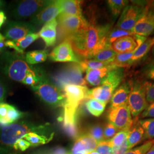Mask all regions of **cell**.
Returning a JSON list of instances; mask_svg holds the SVG:
<instances>
[{
    "label": "cell",
    "instance_id": "obj_52",
    "mask_svg": "<svg viewBox=\"0 0 154 154\" xmlns=\"http://www.w3.org/2000/svg\"><path fill=\"white\" fill-rule=\"evenodd\" d=\"M146 154H154V143L151 149H149V151Z\"/></svg>",
    "mask_w": 154,
    "mask_h": 154
},
{
    "label": "cell",
    "instance_id": "obj_41",
    "mask_svg": "<svg viewBox=\"0 0 154 154\" xmlns=\"http://www.w3.org/2000/svg\"><path fill=\"white\" fill-rule=\"evenodd\" d=\"M119 131L110 123H107L103 127L104 140H110Z\"/></svg>",
    "mask_w": 154,
    "mask_h": 154
},
{
    "label": "cell",
    "instance_id": "obj_22",
    "mask_svg": "<svg viewBox=\"0 0 154 154\" xmlns=\"http://www.w3.org/2000/svg\"><path fill=\"white\" fill-rule=\"evenodd\" d=\"M81 1L77 0H62V12L61 14L83 17Z\"/></svg>",
    "mask_w": 154,
    "mask_h": 154
},
{
    "label": "cell",
    "instance_id": "obj_54",
    "mask_svg": "<svg viewBox=\"0 0 154 154\" xmlns=\"http://www.w3.org/2000/svg\"><path fill=\"white\" fill-rule=\"evenodd\" d=\"M4 4H5V2H4V1L0 0V9H1V8L4 6Z\"/></svg>",
    "mask_w": 154,
    "mask_h": 154
},
{
    "label": "cell",
    "instance_id": "obj_16",
    "mask_svg": "<svg viewBox=\"0 0 154 154\" xmlns=\"http://www.w3.org/2000/svg\"><path fill=\"white\" fill-rule=\"evenodd\" d=\"M132 82L126 81L122 83L116 89L110 100V107H115L122 105H127L130 94L132 89Z\"/></svg>",
    "mask_w": 154,
    "mask_h": 154
},
{
    "label": "cell",
    "instance_id": "obj_5",
    "mask_svg": "<svg viewBox=\"0 0 154 154\" xmlns=\"http://www.w3.org/2000/svg\"><path fill=\"white\" fill-rule=\"evenodd\" d=\"M32 88L45 103L53 107L64 106L66 97L63 91L42 77L37 85Z\"/></svg>",
    "mask_w": 154,
    "mask_h": 154
},
{
    "label": "cell",
    "instance_id": "obj_1",
    "mask_svg": "<svg viewBox=\"0 0 154 154\" xmlns=\"http://www.w3.org/2000/svg\"><path fill=\"white\" fill-rule=\"evenodd\" d=\"M111 30L110 24L98 25L93 17L82 30L65 40L70 43L78 55L86 59H92L108 45L107 38Z\"/></svg>",
    "mask_w": 154,
    "mask_h": 154
},
{
    "label": "cell",
    "instance_id": "obj_37",
    "mask_svg": "<svg viewBox=\"0 0 154 154\" xmlns=\"http://www.w3.org/2000/svg\"><path fill=\"white\" fill-rule=\"evenodd\" d=\"M154 144L152 140H148L145 143L128 150L125 154H146Z\"/></svg>",
    "mask_w": 154,
    "mask_h": 154
},
{
    "label": "cell",
    "instance_id": "obj_48",
    "mask_svg": "<svg viewBox=\"0 0 154 154\" xmlns=\"http://www.w3.org/2000/svg\"><path fill=\"white\" fill-rule=\"evenodd\" d=\"M6 95V88L4 85L0 82V103L4 100Z\"/></svg>",
    "mask_w": 154,
    "mask_h": 154
},
{
    "label": "cell",
    "instance_id": "obj_26",
    "mask_svg": "<svg viewBox=\"0 0 154 154\" xmlns=\"http://www.w3.org/2000/svg\"><path fill=\"white\" fill-rule=\"evenodd\" d=\"M24 114L17 110L14 106L11 105L5 117L0 121V125L2 126L14 123L23 117Z\"/></svg>",
    "mask_w": 154,
    "mask_h": 154
},
{
    "label": "cell",
    "instance_id": "obj_3",
    "mask_svg": "<svg viewBox=\"0 0 154 154\" xmlns=\"http://www.w3.org/2000/svg\"><path fill=\"white\" fill-rule=\"evenodd\" d=\"M45 128L43 126H35L24 122L14 123L0 128V145L4 147L13 146L19 139H21L30 132H42Z\"/></svg>",
    "mask_w": 154,
    "mask_h": 154
},
{
    "label": "cell",
    "instance_id": "obj_56",
    "mask_svg": "<svg viewBox=\"0 0 154 154\" xmlns=\"http://www.w3.org/2000/svg\"><path fill=\"white\" fill-rule=\"evenodd\" d=\"M151 53H152V54L154 57V46L152 47V49H151Z\"/></svg>",
    "mask_w": 154,
    "mask_h": 154
},
{
    "label": "cell",
    "instance_id": "obj_38",
    "mask_svg": "<svg viewBox=\"0 0 154 154\" xmlns=\"http://www.w3.org/2000/svg\"><path fill=\"white\" fill-rule=\"evenodd\" d=\"M143 86L146 93V99L148 103L154 102V83L144 81L143 82Z\"/></svg>",
    "mask_w": 154,
    "mask_h": 154
},
{
    "label": "cell",
    "instance_id": "obj_29",
    "mask_svg": "<svg viewBox=\"0 0 154 154\" xmlns=\"http://www.w3.org/2000/svg\"><path fill=\"white\" fill-rule=\"evenodd\" d=\"M129 2L126 0H109L107 1V4L112 16L116 18L130 3Z\"/></svg>",
    "mask_w": 154,
    "mask_h": 154
},
{
    "label": "cell",
    "instance_id": "obj_35",
    "mask_svg": "<svg viewBox=\"0 0 154 154\" xmlns=\"http://www.w3.org/2000/svg\"><path fill=\"white\" fill-rule=\"evenodd\" d=\"M130 128L119 131L109 141L112 147H119L127 141Z\"/></svg>",
    "mask_w": 154,
    "mask_h": 154
},
{
    "label": "cell",
    "instance_id": "obj_13",
    "mask_svg": "<svg viewBox=\"0 0 154 154\" xmlns=\"http://www.w3.org/2000/svg\"><path fill=\"white\" fill-rule=\"evenodd\" d=\"M35 28L32 25L22 22H8L5 30V35L11 41H17L23 38L29 34L33 33Z\"/></svg>",
    "mask_w": 154,
    "mask_h": 154
},
{
    "label": "cell",
    "instance_id": "obj_53",
    "mask_svg": "<svg viewBox=\"0 0 154 154\" xmlns=\"http://www.w3.org/2000/svg\"><path fill=\"white\" fill-rule=\"evenodd\" d=\"M5 39V38L4 36H3L1 33H0V41H4Z\"/></svg>",
    "mask_w": 154,
    "mask_h": 154
},
{
    "label": "cell",
    "instance_id": "obj_51",
    "mask_svg": "<svg viewBox=\"0 0 154 154\" xmlns=\"http://www.w3.org/2000/svg\"><path fill=\"white\" fill-rule=\"evenodd\" d=\"M5 41H0V53H1L5 48Z\"/></svg>",
    "mask_w": 154,
    "mask_h": 154
},
{
    "label": "cell",
    "instance_id": "obj_6",
    "mask_svg": "<svg viewBox=\"0 0 154 154\" xmlns=\"http://www.w3.org/2000/svg\"><path fill=\"white\" fill-rule=\"evenodd\" d=\"M83 71L79 63H74L63 68L53 77L55 86L62 90L66 85L86 86L88 83L83 77Z\"/></svg>",
    "mask_w": 154,
    "mask_h": 154
},
{
    "label": "cell",
    "instance_id": "obj_19",
    "mask_svg": "<svg viewBox=\"0 0 154 154\" xmlns=\"http://www.w3.org/2000/svg\"><path fill=\"white\" fill-rule=\"evenodd\" d=\"M57 25V20L54 19L46 23L39 32V37L44 40L46 46H52L55 45Z\"/></svg>",
    "mask_w": 154,
    "mask_h": 154
},
{
    "label": "cell",
    "instance_id": "obj_7",
    "mask_svg": "<svg viewBox=\"0 0 154 154\" xmlns=\"http://www.w3.org/2000/svg\"><path fill=\"white\" fill-rule=\"evenodd\" d=\"M149 105L146 99L143 82L134 81L127 102V106L130 110L131 116L134 118H137L146 109Z\"/></svg>",
    "mask_w": 154,
    "mask_h": 154
},
{
    "label": "cell",
    "instance_id": "obj_9",
    "mask_svg": "<svg viewBox=\"0 0 154 154\" xmlns=\"http://www.w3.org/2000/svg\"><path fill=\"white\" fill-rule=\"evenodd\" d=\"M51 2V1L41 0L22 1L13 11V16L17 19H21L37 15Z\"/></svg>",
    "mask_w": 154,
    "mask_h": 154
},
{
    "label": "cell",
    "instance_id": "obj_45",
    "mask_svg": "<svg viewBox=\"0 0 154 154\" xmlns=\"http://www.w3.org/2000/svg\"><path fill=\"white\" fill-rule=\"evenodd\" d=\"M141 118H154V102L150 103L146 109L141 114Z\"/></svg>",
    "mask_w": 154,
    "mask_h": 154
},
{
    "label": "cell",
    "instance_id": "obj_28",
    "mask_svg": "<svg viewBox=\"0 0 154 154\" xmlns=\"http://www.w3.org/2000/svg\"><path fill=\"white\" fill-rule=\"evenodd\" d=\"M48 58V53L45 50H35L26 53V62L31 65L44 62Z\"/></svg>",
    "mask_w": 154,
    "mask_h": 154
},
{
    "label": "cell",
    "instance_id": "obj_2",
    "mask_svg": "<svg viewBox=\"0 0 154 154\" xmlns=\"http://www.w3.org/2000/svg\"><path fill=\"white\" fill-rule=\"evenodd\" d=\"M1 63L2 71L6 75L18 82H23L28 72L32 70L23 57L16 52L5 53L1 57Z\"/></svg>",
    "mask_w": 154,
    "mask_h": 154
},
{
    "label": "cell",
    "instance_id": "obj_17",
    "mask_svg": "<svg viewBox=\"0 0 154 154\" xmlns=\"http://www.w3.org/2000/svg\"><path fill=\"white\" fill-rule=\"evenodd\" d=\"M124 77L125 70L123 67L114 68L108 72L101 85L104 86L114 93L116 89L121 84Z\"/></svg>",
    "mask_w": 154,
    "mask_h": 154
},
{
    "label": "cell",
    "instance_id": "obj_57",
    "mask_svg": "<svg viewBox=\"0 0 154 154\" xmlns=\"http://www.w3.org/2000/svg\"><path fill=\"white\" fill-rule=\"evenodd\" d=\"M153 140V142H154V139H153V140Z\"/></svg>",
    "mask_w": 154,
    "mask_h": 154
},
{
    "label": "cell",
    "instance_id": "obj_39",
    "mask_svg": "<svg viewBox=\"0 0 154 154\" xmlns=\"http://www.w3.org/2000/svg\"><path fill=\"white\" fill-rule=\"evenodd\" d=\"M42 77L37 75L34 70L28 72L22 83L30 85L32 87L37 85L38 83Z\"/></svg>",
    "mask_w": 154,
    "mask_h": 154
},
{
    "label": "cell",
    "instance_id": "obj_18",
    "mask_svg": "<svg viewBox=\"0 0 154 154\" xmlns=\"http://www.w3.org/2000/svg\"><path fill=\"white\" fill-rule=\"evenodd\" d=\"M140 46L132 35L123 37L116 40L111 45V48L117 54H121L133 51Z\"/></svg>",
    "mask_w": 154,
    "mask_h": 154
},
{
    "label": "cell",
    "instance_id": "obj_25",
    "mask_svg": "<svg viewBox=\"0 0 154 154\" xmlns=\"http://www.w3.org/2000/svg\"><path fill=\"white\" fill-rule=\"evenodd\" d=\"M116 54V51L112 49L111 46L107 45L103 49L94 55L92 59L102 62L111 63L114 61Z\"/></svg>",
    "mask_w": 154,
    "mask_h": 154
},
{
    "label": "cell",
    "instance_id": "obj_43",
    "mask_svg": "<svg viewBox=\"0 0 154 154\" xmlns=\"http://www.w3.org/2000/svg\"><path fill=\"white\" fill-rule=\"evenodd\" d=\"M30 146V144L29 143L27 140H25L23 138L18 140L13 146V148L16 150H20L21 151H24L26 150Z\"/></svg>",
    "mask_w": 154,
    "mask_h": 154
},
{
    "label": "cell",
    "instance_id": "obj_40",
    "mask_svg": "<svg viewBox=\"0 0 154 154\" xmlns=\"http://www.w3.org/2000/svg\"><path fill=\"white\" fill-rule=\"evenodd\" d=\"M95 151L99 154H112V146L109 140H103L99 142Z\"/></svg>",
    "mask_w": 154,
    "mask_h": 154
},
{
    "label": "cell",
    "instance_id": "obj_8",
    "mask_svg": "<svg viewBox=\"0 0 154 154\" xmlns=\"http://www.w3.org/2000/svg\"><path fill=\"white\" fill-rule=\"evenodd\" d=\"M107 118L109 123L116 127L118 131L130 128L132 126V116L127 105L110 107Z\"/></svg>",
    "mask_w": 154,
    "mask_h": 154
},
{
    "label": "cell",
    "instance_id": "obj_12",
    "mask_svg": "<svg viewBox=\"0 0 154 154\" xmlns=\"http://www.w3.org/2000/svg\"><path fill=\"white\" fill-rule=\"evenodd\" d=\"M50 58L55 62H72L79 63V61L74 53L70 43L65 40L56 46L50 54Z\"/></svg>",
    "mask_w": 154,
    "mask_h": 154
},
{
    "label": "cell",
    "instance_id": "obj_49",
    "mask_svg": "<svg viewBox=\"0 0 154 154\" xmlns=\"http://www.w3.org/2000/svg\"><path fill=\"white\" fill-rule=\"evenodd\" d=\"M6 20H7V18L4 11H0V28H1V26L4 25Z\"/></svg>",
    "mask_w": 154,
    "mask_h": 154
},
{
    "label": "cell",
    "instance_id": "obj_4",
    "mask_svg": "<svg viewBox=\"0 0 154 154\" xmlns=\"http://www.w3.org/2000/svg\"><path fill=\"white\" fill-rule=\"evenodd\" d=\"M149 1H132L122 11L116 27L125 30L131 31L139 20L148 8Z\"/></svg>",
    "mask_w": 154,
    "mask_h": 154
},
{
    "label": "cell",
    "instance_id": "obj_30",
    "mask_svg": "<svg viewBox=\"0 0 154 154\" xmlns=\"http://www.w3.org/2000/svg\"><path fill=\"white\" fill-rule=\"evenodd\" d=\"M138 123L144 131V140H153L154 139V118L140 119L138 120Z\"/></svg>",
    "mask_w": 154,
    "mask_h": 154
},
{
    "label": "cell",
    "instance_id": "obj_27",
    "mask_svg": "<svg viewBox=\"0 0 154 154\" xmlns=\"http://www.w3.org/2000/svg\"><path fill=\"white\" fill-rule=\"evenodd\" d=\"M106 106V104L94 99H88L85 103L86 108L88 112L96 117H98L103 112Z\"/></svg>",
    "mask_w": 154,
    "mask_h": 154
},
{
    "label": "cell",
    "instance_id": "obj_46",
    "mask_svg": "<svg viewBox=\"0 0 154 154\" xmlns=\"http://www.w3.org/2000/svg\"><path fill=\"white\" fill-rule=\"evenodd\" d=\"M128 150H129V149L128 147L127 141H126L121 146L112 147V154H125Z\"/></svg>",
    "mask_w": 154,
    "mask_h": 154
},
{
    "label": "cell",
    "instance_id": "obj_36",
    "mask_svg": "<svg viewBox=\"0 0 154 154\" xmlns=\"http://www.w3.org/2000/svg\"><path fill=\"white\" fill-rule=\"evenodd\" d=\"M87 134L94 138L98 143L104 140L103 127L99 124H95L88 127Z\"/></svg>",
    "mask_w": 154,
    "mask_h": 154
},
{
    "label": "cell",
    "instance_id": "obj_20",
    "mask_svg": "<svg viewBox=\"0 0 154 154\" xmlns=\"http://www.w3.org/2000/svg\"><path fill=\"white\" fill-rule=\"evenodd\" d=\"M116 67L110 64V65L103 69L95 70H88L86 71V74L85 80L86 82L93 86L101 85L105 80L108 72Z\"/></svg>",
    "mask_w": 154,
    "mask_h": 154
},
{
    "label": "cell",
    "instance_id": "obj_44",
    "mask_svg": "<svg viewBox=\"0 0 154 154\" xmlns=\"http://www.w3.org/2000/svg\"><path fill=\"white\" fill-rule=\"evenodd\" d=\"M37 154H70V152L66 149L62 147H57L47 151L39 152Z\"/></svg>",
    "mask_w": 154,
    "mask_h": 154
},
{
    "label": "cell",
    "instance_id": "obj_33",
    "mask_svg": "<svg viewBox=\"0 0 154 154\" xmlns=\"http://www.w3.org/2000/svg\"><path fill=\"white\" fill-rule=\"evenodd\" d=\"M134 34L131 31L125 30L119 28H116L111 30L107 38V44L111 46L116 40L126 36H132Z\"/></svg>",
    "mask_w": 154,
    "mask_h": 154
},
{
    "label": "cell",
    "instance_id": "obj_34",
    "mask_svg": "<svg viewBox=\"0 0 154 154\" xmlns=\"http://www.w3.org/2000/svg\"><path fill=\"white\" fill-rule=\"evenodd\" d=\"M39 37V35L38 33H31L29 34L23 38L13 41L14 42L17 48L23 52L24 50L26 49L30 45L32 44L33 42L37 40Z\"/></svg>",
    "mask_w": 154,
    "mask_h": 154
},
{
    "label": "cell",
    "instance_id": "obj_47",
    "mask_svg": "<svg viewBox=\"0 0 154 154\" xmlns=\"http://www.w3.org/2000/svg\"><path fill=\"white\" fill-rule=\"evenodd\" d=\"M11 105L6 103H0V121L4 119Z\"/></svg>",
    "mask_w": 154,
    "mask_h": 154
},
{
    "label": "cell",
    "instance_id": "obj_21",
    "mask_svg": "<svg viewBox=\"0 0 154 154\" xmlns=\"http://www.w3.org/2000/svg\"><path fill=\"white\" fill-rule=\"evenodd\" d=\"M144 133L143 128L139 124L138 119L135 120L132 122L127 139L128 149H130L138 145L142 140H144Z\"/></svg>",
    "mask_w": 154,
    "mask_h": 154
},
{
    "label": "cell",
    "instance_id": "obj_14",
    "mask_svg": "<svg viewBox=\"0 0 154 154\" xmlns=\"http://www.w3.org/2000/svg\"><path fill=\"white\" fill-rule=\"evenodd\" d=\"M62 12L61 0L51 1L48 6L33 18L32 22L35 25H41L55 19Z\"/></svg>",
    "mask_w": 154,
    "mask_h": 154
},
{
    "label": "cell",
    "instance_id": "obj_15",
    "mask_svg": "<svg viewBox=\"0 0 154 154\" xmlns=\"http://www.w3.org/2000/svg\"><path fill=\"white\" fill-rule=\"evenodd\" d=\"M98 144L94 138L85 134L78 136L69 152L70 154H87L94 151Z\"/></svg>",
    "mask_w": 154,
    "mask_h": 154
},
{
    "label": "cell",
    "instance_id": "obj_32",
    "mask_svg": "<svg viewBox=\"0 0 154 154\" xmlns=\"http://www.w3.org/2000/svg\"><path fill=\"white\" fill-rule=\"evenodd\" d=\"M110 63L102 62L96 61L93 59H85L83 61L79 62V65L81 66L83 72L88 70H95L106 67L110 65Z\"/></svg>",
    "mask_w": 154,
    "mask_h": 154
},
{
    "label": "cell",
    "instance_id": "obj_10",
    "mask_svg": "<svg viewBox=\"0 0 154 154\" xmlns=\"http://www.w3.org/2000/svg\"><path fill=\"white\" fill-rule=\"evenodd\" d=\"M58 21L61 31L66 35V38L79 32L88 23V21L84 17L66 16L61 14L58 17Z\"/></svg>",
    "mask_w": 154,
    "mask_h": 154
},
{
    "label": "cell",
    "instance_id": "obj_23",
    "mask_svg": "<svg viewBox=\"0 0 154 154\" xmlns=\"http://www.w3.org/2000/svg\"><path fill=\"white\" fill-rule=\"evenodd\" d=\"M113 94L102 86H99L88 90L87 99H96L102 103L107 104L111 99Z\"/></svg>",
    "mask_w": 154,
    "mask_h": 154
},
{
    "label": "cell",
    "instance_id": "obj_31",
    "mask_svg": "<svg viewBox=\"0 0 154 154\" xmlns=\"http://www.w3.org/2000/svg\"><path fill=\"white\" fill-rule=\"evenodd\" d=\"M23 139L27 140L30 146H37L48 143L51 138H47L45 135H39L37 132H30L26 134Z\"/></svg>",
    "mask_w": 154,
    "mask_h": 154
},
{
    "label": "cell",
    "instance_id": "obj_11",
    "mask_svg": "<svg viewBox=\"0 0 154 154\" xmlns=\"http://www.w3.org/2000/svg\"><path fill=\"white\" fill-rule=\"evenodd\" d=\"M154 32V1H149L146 12L139 20L132 32L147 38Z\"/></svg>",
    "mask_w": 154,
    "mask_h": 154
},
{
    "label": "cell",
    "instance_id": "obj_42",
    "mask_svg": "<svg viewBox=\"0 0 154 154\" xmlns=\"http://www.w3.org/2000/svg\"><path fill=\"white\" fill-rule=\"evenodd\" d=\"M143 76L154 81V63L145 66L142 70Z\"/></svg>",
    "mask_w": 154,
    "mask_h": 154
},
{
    "label": "cell",
    "instance_id": "obj_50",
    "mask_svg": "<svg viewBox=\"0 0 154 154\" xmlns=\"http://www.w3.org/2000/svg\"><path fill=\"white\" fill-rule=\"evenodd\" d=\"M9 151L7 149L0 145V154H9Z\"/></svg>",
    "mask_w": 154,
    "mask_h": 154
},
{
    "label": "cell",
    "instance_id": "obj_24",
    "mask_svg": "<svg viewBox=\"0 0 154 154\" xmlns=\"http://www.w3.org/2000/svg\"><path fill=\"white\" fill-rule=\"evenodd\" d=\"M154 45V37L147 38L137 49L136 50L131 60L130 61L129 66L143 59L149 51L152 49Z\"/></svg>",
    "mask_w": 154,
    "mask_h": 154
},
{
    "label": "cell",
    "instance_id": "obj_55",
    "mask_svg": "<svg viewBox=\"0 0 154 154\" xmlns=\"http://www.w3.org/2000/svg\"><path fill=\"white\" fill-rule=\"evenodd\" d=\"M87 154H99L98 152H97L96 151H91V152H89Z\"/></svg>",
    "mask_w": 154,
    "mask_h": 154
}]
</instances>
